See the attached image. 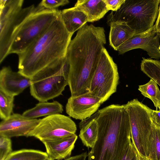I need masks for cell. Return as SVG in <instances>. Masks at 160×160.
Masks as SVG:
<instances>
[{
	"mask_svg": "<svg viewBox=\"0 0 160 160\" xmlns=\"http://www.w3.org/2000/svg\"><path fill=\"white\" fill-rule=\"evenodd\" d=\"M103 27L87 23L79 30L68 47L70 68L68 85L71 96L88 94L90 84L106 41Z\"/></svg>",
	"mask_w": 160,
	"mask_h": 160,
	"instance_id": "1",
	"label": "cell"
},
{
	"mask_svg": "<svg viewBox=\"0 0 160 160\" xmlns=\"http://www.w3.org/2000/svg\"><path fill=\"white\" fill-rule=\"evenodd\" d=\"M92 116L98 124V135L88 160H121L132 142L129 117L123 105H110Z\"/></svg>",
	"mask_w": 160,
	"mask_h": 160,
	"instance_id": "2",
	"label": "cell"
},
{
	"mask_svg": "<svg viewBox=\"0 0 160 160\" xmlns=\"http://www.w3.org/2000/svg\"><path fill=\"white\" fill-rule=\"evenodd\" d=\"M72 35L66 29L60 13L45 33L18 55V72L31 78L53 61L65 57Z\"/></svg>",
	"mask_w": 160,
	"mask_h": 160,
	"instance_id": "3",
	"label": "cell"
},
{
	"mask_svg": "<svg viewBox=\"0 0 160 160\" xmlns=\"http://www.w3.org/2000/svg\"><path fill=\"white\" fill-rule=\"evenodd\" d=\"M69 68L66 56L39 71L30 78L31 95L40 102H46L62 95L68 85Z\"/></svg>",
	"mask_w": 160,
	"mask_h": 160,
	"instance_id": "4",
	"label": "cell"
},
{
	"mask_svg": "<svg viewBox=\"0 0 160 160\" xmlns=\"http://www.w3.org/2000/svg\"><path fill=\"white\" fill-rule=\"evenodd\" d=\"M160 0H125L120 8L109 15L107 22H124L135 34L143 32L154 26Z\"/></svg>",
	"mask_w": 160,
	"mask_h": 160,
	"instance_id": "5",
	"label": "cell"
},
{
	"mask_svg": "<svg viewBox=\"0 0 160 160\" xmlns=\"http://www.w3.org/2000/svg\"><path fill=\"white\" fill-rule=\"evenodd\" d=\"M23 0L0 1V63L8 52L17 33L35 10L34 5L22 8Z\"/></svg>",
	"mask_w": 160,
	"mask_h": 160,
	"instance_id": "6",
	"label": "cell"
},
{
	"mask_svg": "<svg viewBox=\"0 0 160 160\" xmlns=\"http://www.w3.org/2000/svg\"><path fill=\"white\" fill-rule=\"evenodd\" d=\"M61 11L45 8L39 5L27 18L17 33L8 55L23 52L49 28L60 15Z\"/></svg>",
	"mask_w": 160,
	"mask_h": 160,
	"instance_id": "7",
	"label": "cell"
},
{
	"mask_svg": "<svg viewBox=\"0 0 160 160\" xmlns=\"http://www.w3.org/2000/svg\"><path fill=\"white\" fill-rule=\"evenodd\" d=\"M123 105L129 117L132 142L140 156L147 158L149 138L153 124L152 109L137 99Z\"/></svg>",
	"mask_w": 160,
	"mask_h": 160,
	"instance_id": "8",
	"label": "cell"
},
{
	"mask_svg": "<svg viewBox=\"0 0 160 160\" xmlns=\"http://www.w3.org/2000/svg\"><path fill=\"white\" fill-rule=\"evenodd\" d=\"M119 78L117 66L104 47L91 79L88 94L99 98L102 103L116 92Z\"/></svg>",
	"mask_w": 160,
	"mask_h": 160,
	"instance_id": "9",
	"label": "cell"
},
{
	"mask_svg": "<svg viewBox=\"0 0 160 160\" xmlns=\"http://www.w3.org/2000/svg\"><path fill=\"white\" fill-rule=\"evenodd\" d=\"M77 126L69 117L61 114L47 116L42 119L29 137L41 142L61 139L75 134Z\"/></svg>",
	"mask_w": 160,
	"mask_h": 160,
	"instance_id": "10",
	"label": "cell"
},
{
	"mask_svg": "<svg viewBox=\"0 0 160 160\" xmlns=\"http://www.w3.org/2000/svg\"><path fill=\"white\" fill-rule=\"evenodd\" d=\"M159 33L154 25L143 32L134 34L117 51L119 54H122L134 49L141 48L146 51L150 57L158 60L160 58Z\"/></svg>",
	"mask_w": 160,
	"mask_h": 160,
	"instance_id": "11",
	"label": "cell"
},
{
	"mask_svg": "<svg viewBox=\"0 0 160 160\" xmlns=\"http://www.w3.org/2000/svg\"><path fill=\"white\" fill-rule=\"evenodd\" d=\"M102 104L99 98L89 94L71 96L66 104V111L70 117L82 120L96 113Z\"/></svg>",
	"mask_w": 160,
	"mask_h": 160,
	"instance_id": "12",
	"label": "cell"
},
{
	"mask_svg": "<svg viewBox=\"0 0 160 160\" xmlns=\"http://www.w3.org/2000/svg\"><path fill=\"white\" fill-rule=\"evenodd\" d=\"M40 119L27 118L14 113L0 123V136L11 138L19 136L29 137L40 122Z\"/></svg>",
	"mask_w": 160,
	"mask_h": 160,
	"instance_id": "13",
	"label": "cell"
},
{
	"mask_svg": "<svg viewBox=\"0 0 160 160\" xmlns=\"http://www.w3.org/2000/svg\"><path fill=\"white\" fill-rule=\"evenodd\" d=\"M31 85V79L18 72L4 67L0 71V90L13 97L22 93Z\"/></svg>",
	"mask_w": 160,
	"mask_h": 160,
	"instance_id": "14",
	"label": "cell"
},
{
	"mask_svg": "<svg viewBox=\"0 0 160 160\" xmlns=\"http://www.w3.org/2000/svg\"><path fill=\"white\" fill-rule=\"evenodd\" d=\"M78 138L76 134L65 138L44 140L48 158L50 160H62L70 157Z\"/></svg>",
	"mask_w": 160,
	"mask_h": 160,
	"instance_id": "15",
	"label": "cell"
},
{
	"mask_svg": "<svg viewBox=\"0 0 160 160\" xmlns=\"http://www.w3.org/2000/svg\"><path fill=\"white\" fill-rule=\"evenodd\" d=\"M74 7L85 14L89 22L99 20L109 11L103 0H78Z\"/></svg>",
	"mask_w": 160,
	"mask_h": 160,
	"instance_id": "16",
	"label": "cell"
},
{
	"mask_svg": "<svg viewBox=\"0 0 160 160\" xmlns=\"http://www.w3.org/2000/svg\"><path fill=\"white\" fill-rule=\"evenodd\" d=\"M110 26V45L115 50L135 34L134 31L124 22L112 21L107 22Z\"/></svg>",
	"mask_w": 160,
	"mask_h": 160,
	"instance_id": "17",
	"label": "cell"
},
{
	"mask_svg": "<svg viewBox=\"0 0 160 160\" xmlns=\"http://www.w3.org/2000/svg\"><path fill=\"white\" fill-rule=\"evenodd\" d=\"M61 16L67 30L72 34L88 22L85 14L74 7L63 10Z\"/></svg>",
	"mask_w": 160,
	"mask_h": 160,
	"instance_id": "18",
	"label": "cell"
},
{
	"mask_svg": "<svg viewBox=\"0 0 160 160\" xmlns=\"http://www.w3.org/2000/svg\"><path fill=\"white\" fill-rule=\"evenodd\" d=\"M80 129L79 135L84 145L92 148L98 138V124L92 116L81 120L79 123Z\"/></svg>",
	"mask_w": 160,
	"mask_h": 160,
	"instance_id": "19",
	"label": "cell"
},
{
	"mask_svg": "<svg viewBox=\"0 0 160 160\" xmlns=\"http://www.w3.org/2000/svg\"><path fill=\"white\" fill-rule=\"evenodd\" d=\"M63 106L57 101L52 102H40L34 107L24 112L22 115L29 118H35L62 113Z\"/></svg>",
	"mask_w": 160,
	"mask_h": 160,
	"instance_id": "20",
	"label": "cell"
},
{
	"mask_svg": "<svg viewBox=\"0 0 160 160\" xmlns=\"http://www.w3.org/2000/svg\"><path fill=\"white\" fill-rule=\"evenodd\" d=\"M48 158L46 152L23 149L12 152L5 160H46Z\"/></svg>",
	"mask_w": 160,
	"mask_h": 160,
	"instance_id": "21",
	"label": "cell"
},
{
	"mask_svg": "<svg viewBox=\"0 0 160 160\" xmlns=\"http://www.w3.org/2000/svg\"><path fill=\"white\" fill-rule=\"evenodd\" d=\"M149 160H160V128L153 123L148 140Z\"/></svg>",
	"mask_w": 160,
	"mask_h": 160,
	"instance_id": "22",
	"label": "cell"
},
{
	"mask_svg": "<svg viewBox=\"0 0 160 160\" xmlns=\"http://www.w3.org/2000/svg\"><path fill=\"white\" fill-rule=\"evenodd\" d=\"M142 59L141 64V71L160 86V60L144 58Z\"/></svg>",
	"mask_w": 160,
	"mask_h": 160,
	"instance_id": "23",
	"label": "cell"
},
{
	"mask_svg": "<svg viewBox=\"0 0 160 160\" xmlns=\"http://www.w3.org/2000/svg\"><path fill=\"white\" fill-rule=\"evenodd\" d=\"M138 90L144 96L151 100L156 110L160 108V91L157 82L151 79L146 84L139 85Z\"/></svg>",
	"mask_w": 160,
	"mask_h": 160,
	"instance_id": "24",
	"label": "cell"
},
{
	"mask_svg": "<svg viewBox=\"0 0 160 160\" xmlns=\"http://www.w3.org/2000/svg\"><path fill=\"white\" fill-rule=\"evenodd\" d=\"M14 97L0 90V117L6 119L11 115L14 107Z\"/></svg>",
	"mask_w": 160,
	"mask_h": 160,
	"instance_id": "25",
	"label": "cell"
},
{
	"mask_svg": "<svg viewBox=\"0 0 160 160\" xmlns=\"http://www.w3.org/2000/svg\"><path fill=\"white\" fill-rule=\"evenodd\" d=\"M12 152L10 138L0 136V160H5Z\"/></svg>",
	"mask_w": 160,
	"mask_h": 160,
	"instance_id": "26",
	"label": "cell"
},
{
	"mask_svg": "<svg viewBox=\"0 0 160 160\" xmlns=\"http://www.w3.org/2000/svg\"><path fill=\"white\" fill-rule=\"evenodd\" d=\"M69 2L68 0H43L38 5L46 9H54L59 6L65 5Z\"/></svg>",
	"mask_w": 160,
	"mask_h": 160,
	"instance_id": "27",
	"label": "cell"
},
{
	"mask_svg": "<svg viewBox=\"0 0 160 160\" xmlns=\"http://www.w3.org/2000/svg\"><path fill=\"white\" fill-rule=\"evenodd\" d=\"M121 160H140V156L132 142L127 148Z\"/></svg>",
	"mask_w": 160,
	"mask_h": 160,
	"instance_id": "28",
	"label": "cell"
},
{
	"mask_svg": "<svg viewBox=\"0 0 160 160\" xmlns=\"http://www.w3.org/2000/svg\"><path fill=\"white\" fill-rule=\"evenodd\" d=\"M108 10L115 12L119 10L125 0H103Z\"/></svg>",
	"mask_w": 160,
	"mask_h": 160,
	"instance_id": "29",
	"label": "cell"
},
{
	"mask_svg": "<svg viewBox=\"0 0 160 160\" xmlns=\"http://www.w3.org/2000/svg\"><path fill=\"white\" fill-rule=\"evenodd\" d=\"M158 109V110H152L151 115L153 123L160 128V108Z\"/></svg>",
	"mask_w": 160,
	"mask_h": 160,
	"instance_id": "30",
	"label": "cell"
},
{
	"mask_svg": "<svg viewBox=\"0 0 160 160\" xmlns=\"http://www.w3.org/2000/svg\"><path fill=\"white\" fill-rule=\"evenodd\" d=\"M87 157L88 153L85 152L74 156H70L64 160H86Z\"/></svg>",
	"mask_w": 160,
	"mask_h": 160,
	"instance_id": "31",
	"label": "cell"
},
{
	"mask_svg": "<svg viewBox=\"0 0 160 160\" xmlns=\"http://www.w3.org/2000/svg\"><path fill=\"white\" fill-rule=\"evenodd\" d=\"M155 25L157 31L160 33V3L159 5L158 17Z\"/></svg>",
	"mask_w": 160,
	"mask_h": 160,
	"instance_id": "32",
	"label": "cell"
},
{
	"mask_svg": "<svg viewBox=\"0 0 160 160\" xmlns=\"http://www.w3.org/2000/svg\"><path fill=\"white\" fill-rule=\"evenodd\" d=\"M140 160H149L147 158H142L140 157Z\"/></svg>",
	"mask_w": 160,
	"mask_h": 160,
	"instance_id": "33",
	"label": "cell"
},
{
	"mask_svg": "<svg viewBox=\"0 0 160 160\" xmlns=\"http://www.w3.org/2000/svg\"><path fill=\"white\" fill-rule=\"evenodd\" d=\"M46 160H50L49 159V158H48V159H47Z\"/></svg>",
	"mask_w": 160,
	"mask_h": 160,
	"instance_id": "34",
	"label": "cell"
}]
</instances>
